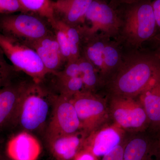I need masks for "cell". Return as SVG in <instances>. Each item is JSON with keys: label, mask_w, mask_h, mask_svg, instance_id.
Here are the masks:
<instances>
[{"label": "cell", "mask_w": 160, "mask_h": 160, "mask_svg": "<svg viewBox=\"0 0 160 160\" xmlns=\"http://www.w3.org/2000/svg\"><path fill=\"white\" fill-rule=\"evenodd\" d=\"M160 67L155 52L124 54L120 66L103 86L107 97L138 98Z\"/></svg>", "instance_id": "1"}, {"label": "cell", "mask_w": 160, "mask_h": 160, "mask_svg": "<svg viewBox=\"0 0 160 160\" xmlns=\"http://www.w3.org/2000/svg\"><path fill=\"white\" fill-rule=\"evenodd\" d=\"M55 97L41 83L29 82L20 102L13 129L19 127L32 133L46 125L47 127Z\"/></svg>", "instance_id": "2"}, {"label": "cell", "mask_w": 160, "mask_h": 160, "mask_svg": "<svg viewBox=\"0 0 160 160\" xmlns=\"http://www.w3.org/2000/svg\"><path fill=\"white\" fill-rule=\"evenodd\" d=\"M101 35L82 38L81 54L93 65L104 86L122 63L123 53L118 42Z\"/></svg>", "instance_id": "3"}, {"label": "cell", "mask_w": 160, "mask_h": 160, "mask_svg": "<svg viewBox=\"0 0 160 160\" xmlns=\"http://www.w3.org/2000/svg\"><path fill=\"white\" fill-rule=\"evenodd\" d=\"M132 5L121 19L118 37L127 46L138 49L144 42L154 38L157 27L151 1L146 0Z\"/></svg>", "instance_id": "4"}, {"label": "cell", "mask_w": 160, "mask_h": 160, "mask_svg": "<svg viewBox=\"0 0 160 160\" xmlns=\"http://www.w3.org/2000/svg\"><path fill=\"white\" fill-rule=\"evenodd\" d=\"M54 32L49 22L37 15L22 12L0 14V33L26 44Z\"/></svg>", "instance_id": "5"}, {"label": "cell", "mask_w": 160, "mask_h": 160, "mask_svg": "<svg viewBox=\"0 0 160 160\" xmlns=\"http://www.w3.org/2000/svg\"><path fill=\"white\" fill-rule=\"evenodd\" d=\"M0 47L12 65L35 82H42L49 74L37 52L23 42L0 33Z\"/></svg>", "instance_id": "6"}, {"label": "cell", "mask_w": 160, "mask_h": 160, "mask_svg": "<svg viewBox=\"0 0 160 160\" xmlns=\"http://www.w3.org/2000/svg\"><path fill=\"white\" fill-rule=\"evenodd\" d=\"M109 118L124 131L137 133L148 131L149 120L138 98L107 97Z\"/></svg>", "instance_id": "7"}, {"label": "cell", "mask_w": 160, "mask_h": 160, "mask_svg": "<svg viewBox=\"0 0 160 160\" xmlns=\"http://www.w3.org/2000/svg\"><path fill=\"white\" fill-rule=\"evenodd\" d=\"M86 136L107 124L110 119L107 99L93 92L83 91L70 98Z\"/></svg>", "instance_id": "8"}, {"label": "cell", "mask_w": 160, "mask_h": 160, "mask_svg": "<svg viewBox=\"0 0 160 160\" xmlns=\"http://www.w3.org/2000/svg\"><path fill=\"white\" fill-rule=\"evenodd\" d=\"M86 22L88 25L78 27L82 38L96 35L118 38L122 19L108 4L93 0L86 11L83 25Z\"/></svg>", "instance_id": "9"}, {"label": "cell", "mask_w": 160, "mask_h": 160, "mask_svg": "<svg viewBox=\"0 0 160 160\" xmlns=\"http://www.w3.org/2000/svg\"><path fill=\"white\" fill-rule=\"evenodd\" d=\"M81 125L77 112L70 99L56 95L46 138L77 133Z\"/></svg>", "instance_id": "10"}, {"label": "cell", "mask_w": 160, "mask_h": 160, "mask_svg": "<svg viewBox=\"0 0 160 160\" xmlns=\"http://www.w3.org/2000/svg\"><path fill=\"white\" fill-rule=\"evenodd\" d=\"M29 83L17 79L0 89V132L13 129L20 102Z\"/></svg>", "instance_id": "11"}, {"label": "cell", "mask_w": 160, "mask_h": 160, "mask_svg": "<svg viewBox=\"0 0 160 160\" xmlns=\"http://www.w3.org/2000/svg\"><path fill=\"white\" fill-rule=\"evenodd\" d=\"M107 125L86 137L82 149L90 152L96 157L102 158L125 141L124 130L113 124Z\"/></svg>", "instance_id": "12"}, {"label": "cell", "mask_w": 160, "mask_h": 160, "mask_svg": "<svg viewBox=\"0 0 160 160\" xmlns=\"http://www.w3.org/2000/svg\"><path fill=\"white\" fill-rule=\"evenodd\" d=\"M123 160H160L158 138L148 131L127 138Z\"/></svg>", "instance_id": "13"}, {"label": "cell", "mask_w": 160, "mask_h": 160, "mask_svg": "<svg viewBox=\"0 0 160 160\" xmlns=\"http://www.w3.org/2000/svg\"><path fill=\"white\" fill-rule=\"evenodd\" d=\"M3 148L11 160H38L42 150L38 139L31 133L24 131L12 136Z\"/></svg>", "instance_id": "14"}, {"label": "cell", "mask_w": 160, "mask_h": 160, "mask_svg": "<svg viewBox=\"0 0 160 160\" xmlns=\"http://www.w3.org/2000/svg\"><path fill=\"white\" fill-rule=\"evenodd\" d=\"M138 98L149 119L148 131L158 138L160 133V67Z\"/></svg>", "instance_id": "15"}, {"label": "cell", "mask_w": 160, "mask_h": 160, "mask_svg": "<svg viewBox=\"0 0 160 160\" xmlns=\"http://www.w3.org/2000/svg\"><path fill=\"white\" fill-rule=\"evenodd\" d=\"M26 45L37 52L49 74H53L61 71L66 64L54 32Z\"/></svg>", "instance_id": "16"}, {"label": "cell", "mask_w": 160, "mask_h": 160, "mask_svg": "<svg viewBox=\"0 0 160 160\" xmlns=\"http://www.w3.org/2000/svg\"><path fill=\"white\" fill-rule=\"evenodd\" d=\"M86 135L80 131L74 134L46 138L47 148L55 160H72L82 149Z\"/></svg>", "instance_id": "17"}, {"label": "cell", "mask_w": 160, "mask_h": 160, "mask_svg": "<svg viewBox=\"0 0 160 160\" xmlns=\"http://www.w3.org/2000/svg\"><path fill=\"white\" fill-rule=\"evenodd\" d=\"M93 0H58L52 1L56 20L69 26L81 27L85 15Z\"/></svg>", "instance_id": "18"}, {"label": "cell", "mask_w": 160, "mask_h": 160, "mask_svg": "<svg viewBox=\"0 0 160 160\" xmlns=\"http://www.w3.org/2000/svg\"><path fill=\"white\" fill-rule=\"evenodd\" d=\"M22 12L31 13L47 20L54 28L56 18L52 0H18Z\"/></svg>", "instance_id": "19"}, {"label": "cell", "mask_w": 160, "mask_h": 160, "mask_svg": "<svg viewBox=\"0 0 160 160\" xmlns=\"http://www.w3.org/2000/svg\"><path fill=\"white\" fill-rule=\"evenodd\" d=\"M80 76L84 85V90L95 92L101 86L99 76L96 69L88 60L82 56L78 59Z\"/></svg>", "instance_id": "20"}, {"label": "cell", "mask_w": 160, "mask_h": 160, "mask_svg": "<svg viewBox=\"0 0 160 160\" xmlns=\"http://www.w3.org/2000/svg\"><path fill=\"white\" fill-rule=\"evenodd\" d=\"M57 24L63 29L68 38L72 56L71 61H76L81 57L82 36L78 27L69 26L57 20Z\"/></svg>", "instance_id": "21"}, {"label": "cell", "mask_w": 160, "mask_h": 160, "mask_svg": "<svg viewBox=\"0 0 160 160\" xmlns=\"http://www.w3.org/2000/svg\"><path fill=\"white\" fill-rule=\"evenodd\" d=\"M57 78L55 84L59 92L58 96L70 99L75 95L84 90L82 80L80 76L66 79Z\"/></svg>", "instance_id": "22"}, {"label": "cell", "mask_w": 160, "mask_h": 160, "mask_svg": "<svg viewBox=\"0 0 160 160\" xmlns=\"http://www.w3.org/2000/svg\"><path fill=\"white\" fill-rule=\"evenodd\" d=\"M18 70L7 61L0 47V89L8 86L17 79Z\"/></svg>", "instance_id": "23"}, {"label": "cell", "mask_w": 160, "mask_h": 160, "mask_svg": "<svg viewBox=\"0 0 160 160\" xmlns=\"http://www.w3.org/2000/svg\"><path fill=\"white\" fill-rule=\"evenodd\" d=\"M53 29L57 41L59 46L60 50L64 60L66 63L69 61H71V48L66 33L63 29L57 24V22Z\"/></svg>", "instance_id": "24"}, {"label": "cell", "mask_w": 160, "mask_h": 160, "mask_svg": "<svg viewBox=\"0 0 160 160\" xmlns=\"http://www.w3.org/2000/svg\"><path fill=\"white\" fill-rule=\"evenodd\" d=\"M53 74L55 75L58 78L61 79L80 76L79 66L78 60L67 62L62 70Z\"/></svg>", "instance_id": "25"}, {"label": "cell", "mask_w": 160, "mask_h": 160, "mask_svg": "<svg viewBox=\"0 0 160 160\" xmlns=\"http://www.w3.org/2000/svg\"><path fill=\"white\" fill-rule=\"evenodd\" d=\"M22 12L18 0H0V14Z\"/></svg>", "instance_id": "26"}, {"label": "cell", "mask_w": 160, "mask_h": 160, "mask_svg": "<svg viewBox=\"0 0 160 160\" xmlns=\"http://www.w3.org/2000/svg\"><path fill=\"white\" fill-rule=\"evenodd\" d=\"M126 139L108 154L102 157L101 160H123L124 146Z\"/></svg>", "instance_id": "27"}, {"label": "cell", "mask_w": 160, "mask_h": 160, "mask_svg": "<svg viewBox=\"0 0 160 160\" xmlns=\"http://www.w3.org/2000/svg\"><path fill=\"white\" fill-rule=\"evenodd\" d=\"M151 4L157 27V33L156 36L160 35V0H152Z\"/></svg>", "instance_id": "28"}, {"label": "cell", "mask_w": 160, "mask_h": 160, "mask_svg": "<svg viewBox=\"0 0 160 160\" xmlns=\"http://www.w3.org/2000/svg\"><path fill=\"white\" fill-rule=\"evenodd\" d=\"M72 160H99V158L95 156L90 152L84 149H81L76 154Z\"/></svg>", "instance_id": "29"}, {"label": "cell", "mask_w": 160, "mask_h": 160, "mask_svg": "<svg viewBox=\"0 0 160 160\" xmlns=\"http://www.w3.org/2000/svg\"><path fill=\"white\" fill-rule=\"evenodd\" d=\"M117 1L121 3L131 5L143 2V1H146V0H117Z\"/></svg>", "instance_id": "30"}, {"label": "cell", "mask_w": 160, "mask_h": 160, "mask_svg": "<svg viewBox=\"0 0 160 160\" xmlns=\"http://www.w3.org/2000/svg\"><path fill=\"white\" fill-rule=\"evenodd\" d=\"M0 160H11L5 153L3 149L2 144L0 145Z\"/></svg>", "instance_id": "31"}, {"label": "cell", "mask_w": 160, "mask_h": 160, "mask_svg": "<svg viewBox=\"0 0 160 160\" xmlns=\"http://www.w3.org/2000/svg\"><path fill=\"white\" fill-rule=\"evenodd\" d=\"M154 39H155L159 42L158 48L157 51L156 52H155L160 60V35L156 36L154 38Z\"/></svg>", "instance_id": "32"}, {"label": "cell", "mask_w": 160, "mask_h": 160, "mask_svg": "<svg viewBox=\"0 0 160 160\" xmlns=\"http://www.w3.org/2000/svg\"><path fill=\"white\" fill-rule=\"evenodd\" d=\"M158 144L159 147L160 149V134L158 136Z\"/></svg>", "instance_id": "33"}, {"label": "cell", "mask_w": 160, "mask_h": 160, "mask_svg": "<svg viewBox=\"0 0 160 160\" xmlns=\"http://www.w3.org/2000/svg\"><path fill=\"white\" fill-rule=\"evenodd\" d=\"M2 142H1V141H0V145H2Z\"/></svg>", "instance_id": "34"}, {"label": "cell", "mask_w": 160, "mask_h": 160, "mask_svg": "<svg viewBox=\"0 0 160 160\" xmlns=\"http://www.w3.org/2000/svg\"><path fill=\"white\" fill-rule=\"evenodd\" d=\"M52 1H58V0H52Z\"/></svg>", "instance_id": "35"}]
</instances>
